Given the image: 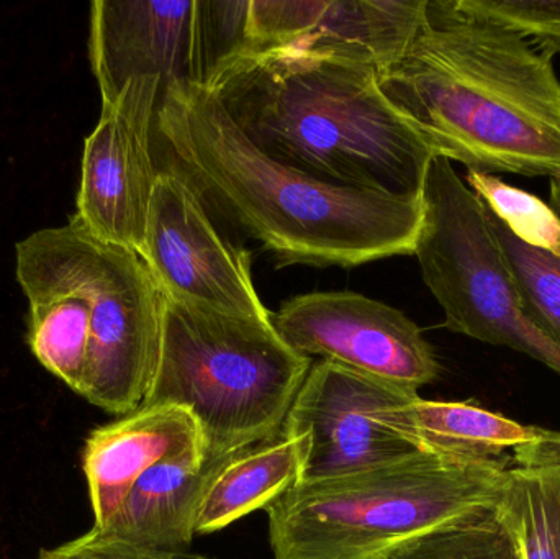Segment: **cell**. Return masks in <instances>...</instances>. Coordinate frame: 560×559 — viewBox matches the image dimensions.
Returning <instances> with one entry per match:
<instances>
[{"label":"cell","mask_w":560,"mask_h":559,"mask_svg":"<svg viewBox=\"0 0 560 559\" xmlns=\"http://www.w3.org/2000/svg\"><path fill=\"white\" fill-rule=\"evenodd\" d=\"M552 56L464 0H427L420 30L378 81L438 156L467 171L556 177L560 81Z\"/></svg>","instance_id":"6da1fadb"},{"label":"cell","mask_w":560,"mask_h":559,"mask_svg":"<svg viewBox=\"0 0 560 559\" xmlns=\"http://www.w3.org/2000/svg\"><path fill=\"white\" fill-rule=\"evenodd\" d=\"M177 173L280 266L354 268L413 255L423 200L331 186L262 153L202 84L161 92L154 118Z\"/></svg>","instance_id":"7a4b0ae2"},{"label":"cell","mask_w":560,"mask_h":559,"mask_svg":"<svg viewBox=\"0 0 560 559\" xmlns=\"http://www.w3.org/2000/svg\"><path fill=\"white\" fill-rule=\"evenodd\" d=\"M233 124L272 160L331 186L421 200L438 156L364 62L299 49H248L206 81Z\"/></svg>","instance_id":"3957f363"},{"label":"cell","mask_w":560,"mask_h":559,"mask_svg":"<svg viewBox=\"0 0 560 559\" xmlns=\"http://www.w3.org/2000/svg\"><path fill=\"white\" fill-rule=\"evenodd\" d=\"M15 263L36 360L105 412L137 410L156 371L164 308L143 258L71 217L16 243Z\"/></svg>","instance_id":"277c9868"},{"label":"cell","mask_w":560,"mask_h":559,"mask_svg":"<svg viewBox=\"0 0 560 559\" xmlns=\"http://www.w3.org/2000/svg\"><path fill=\"white\" fill-rule=\"evenodd\" d=\"M510 458L417 452L351 475L299 482L265 509L275 559H390L424 535L497 504Z\"/></svg>","instance_id":"5b68a950"},{"label":"cell","mask_w":560,"mask_h":559,"mask_svg":"<svg viewBox=\"0 0 560 559\" xmlns=\"http://www.w3.org/2000/svg\"><path fill=\"white\" fill-rule=\"evenodd\" d=\"M272 321L238 317L164 298L160 358L141 406L187 410L206 458H222L282 433L312 370Z\"/></svg>","instance_id":"8992f818"},{"label":"cell","mask_w":560,"mask_h":559,"mask_svg":"<svg viewBox=\"0 0 560 559\" xmlns=\"http://www.w3.org/2000/svg\"><path fill=\"white\" fill-rule=\"evenodd\" d=\"M421 200L423 220L413 255L424 284L443 307L444 327L528 354L560 376L559 345L526 317L486 203L447 158L431 161Z\"/></svg>","instance_id":"52a82bcc"},{"label":"cell","mask_w":560,"mask_h":559,"mask_svg":"<svg viewBox=\"0 0 560 559\" xmlns=\"http://www.w3.org/2000/svg\"><path fill=\"white\" fill-rule=\"evenodd\" d=\"M415 397V391L342 364H313L282 427L283 433L305 439L300 482L351 475L424 452L395 422L397 407Z\"/></svg>","instance_id":"ba28073f"},{"label":"cell","mask_w":560,"mask_h":559,"mask_svg":"<svg viewBox=\"0 0 560 559\" xmlns=\"http://www.w3.org/2000/svg\"><path fill=\"white\" fill-rule=\"evenodd\" d=\"M164 298L238 317L271 321L245 249L222 238L199 193L177 171H160L140 253Z\"/></svg>","instance_id":"9c48e42d"},{"label":"cell","mask_w":560,"mask_h":559,"mask_svg":"<svg viewBox=\"0 0 560 559\" xmlns=\"http://www.w3.org/2000/svg\"><path fill=\"white\" fill-rule=\"evenodd\" d=\"M163 84L133 79L117 101L102 104L84 144L74 219L102 242L140 255L156 177L154 118Z\"/></svg>","instance_id":"30bf717a"},{"label":"cell","mask_w":560,"mask_h":559,"mask_svg":"<svg viewBox=\"0 0 560 559\" xmlns=\"http://www.w3.org/2000/svg\"><path fill=\"white\" fill-rule=\"evenodd\" d=\"M272 325L292 350L418 393L441 366L404 312L351 291L310 292L283 302Z\"/></svg>","instance_id":"8fae6325"},{"label":"cell","mask_w":560,"mask_h":559,"mask_svg":"<svg viewBox=\"0 0 560 559\" xmlns=\"http://www.w3.org/2000/svg\"><path fill=\"white\" fill-rule=\"evenodd\" d=\"M89 56L102 104L117 101L133 79L158 75L163 89L206 84L217 65L209 0H95Z\"/></svg>","instance_id":"7c38bea8"},{"label":"cell","mask_w":560,"mask_h":559,"mask_svg":"<svg viewBox=\"0 0 560 559\" xmlns=\"http://www.w3.org/2000/svg\"><path fill=\"white\" fill-rule=\"evenodd\" d=\"M424 9L427 0H249L238 48L336 56L381 74L410 45Z\"/></svg>","instance_id":"4fadbf2b"},{"label":"cell","mask_w":560,"mask_h":559,"mask_svg":"<svg viewBox=\"0 0 560 559\" xmlns=\"http://www.w3.org/2000/svg\"><path fill=\"white\" fill-rule=\"evenodd\" d=\"M202 452L199 427L187 410L140 406L85 440L82 469L88 479L94 528H102L138 479L166 459Z\"/></svg>","instance_id":"5bb4252c"},{"label":"cell","mask_w":560,"mask_h":559,"mask_svg":"<svg viewBox=\"0 0 560 559\" xmlns=\"http://www.w3.org/2000/svg\"><path fill=\"white\" fill-rule=\"evenodd\" d=\"M238 453L206 458L190 452L160 463L138 479L110 521L92 531L137 547L189 551L207 489Z\"/></svg>","instance_id":"9a60e30c"},{"label":"cell","mask_w":560,"mask_h":559,"mask_svg":"<svg viewBox=\"0 0 560 559\" xmlns=\"http://www.w3.org/2000/svg\"><path fill=\"white\" fill-rule=\"evenodd\" d=\"M303 459L305 439L283 432L233 456L207 489L196 535L215 534L252 512L265 511L300 482Z\"/></svg>","instance_id":"2e32d148"},{"label":"cell","mask_w":560,"mask_h":559,"mask_svg":"<svg viewBox=\"0 0 560 559\" xmlns=\"http://www.w3.org/2000/svg\"><path fill=\"white\" fill-rule=\"evenodd\" d=\"M395 422L424 452L469 462H502L510 450L541 439L545 429L523 426L470 403L427 400L397 407Z\"/></svg>","instance_id":"e0dca14e"},{"label":"cell","mask_w":560,"mask_h":559,"mask_svg":"<svg viewBox=\"0 0 560 559\" xmlns=\"http://www.w3.org/2000/svg\"><path fill=\"white\" fill-rule=\"evenodd\" d=\"M499 508L523 558L560 559V432L513 450Z\"/></svg>","instance_id":"ac0fdd59"},{"label":"cell","mask_w":560,"mask_h":559,"mask_svg":"<svg viewBox=\"0 0 560 559\" xmlns=\"http://www.w3.org/2000/svg\"><path fill=\"white\" fill-rule=\"evenodd\" d=\"M486 212L493 236L518 288L526 317L560 347L559 256L526 245L487 206Z\"/></svg>","instance_id":"d6986e66"},{"label":"cell","mask_w":560,"mask_h":559,"mask_svg":"<svg viewBox=\"0 0 560 559\" xmlns=\"http://www.w3.org/2000/svg\"><path fill=\"white\" fill-rule=\"evenodd\" d=\"M390 559H525L499 502L424 535Z\"/></svg>","instance_id":"ffe728a7"},{"label":"cell","mask_w":560,"mask_h":559,"mask_svg":"<svg viewBox=\"0 0 560 559\" xmlns=\"http://www.w3.org/2000/svg\"><path fill=\"white\" fill-rule=\"evenodd\" d=\"M466 180L516 238L560 258V217L552 207L493 174L467 171Z\"/></svg>","instance_id":"44dd1931"},{"label":"cell","mask_w":560,"mask_h":559,"mask_svg":"<svg viewBox=\"0 0 560 559\" xmlns=\"http://www.w3.org/2000/svg\"><path fill=\"white\" fill-rule=\"evenodd\" d=\"M466 7L525 38H535L546 51H560V0H464Z\"/></svg>","instance_id":"7402d4cb"},{"label":"cell","mask_w":560,"mask_h":559,"mask_svg":"<svg viewBox=\"0 0 560 559\" xmlns=\"http://www.w3.org/2000/svg\"><path fill=\"white\" fill-rule=\"evenodd\" d=\"M38 559H215L190 551H163L137 547L91 531L78 540L52 550H43Z\"/></svg>","instance_id":"603a6c76"},{"label":"cell","mask_w":560,"mask_h":559,"mask_svg":"<svg viewBox=\"0 0 560 559\" xmlns=\"http://www.w3.org/2000/svg\"><path fill=\"white\" fill-rule=\"evenodd\" d=\"M551 207L560 217V174L551 177Z\"/></svg>","instance_id":"cb8c5ba5"}]
</instances>
